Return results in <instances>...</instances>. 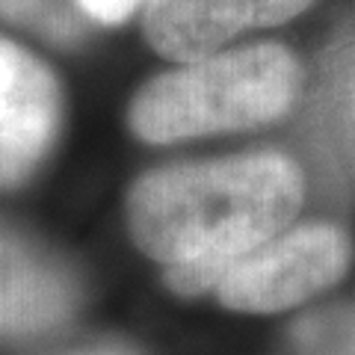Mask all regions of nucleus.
I'll return each instance as SVG.
<instances>
[{
  "instance_id": "nucleus-1",
  "label": "nucleus",
  "mask_w": 355,
  "mask_h": 355,
  "mask_svg": "<svg viewBox=\"0 0 355 355\" xmlns=\"http://www.w3.org/2000/svg\"><path fill=\"white\" fill-rule=\"evenodd\" d=\"M305 202L302 169L282 151L146 172L128 193L133 243L163 266L166 287L202 296L228 266L296 219Z\"/></svg>"
},
{
  "instance_id": "nucleus-2",
  "label": "nucleus",
  "mask_w": 355,
  "mask_h": 355,
  "mask_svg": "<svg viewBox=\"0 0 355 355\" xmlns=\"http://www.w3.org/2000/svg\"><path fill=\"white\" fill-rule=\"evenodd\" d=\"M299 83L296 57L275 42L216 51L151 77L133 95L128 125L154 146L263 128L291 113Z\"/></svg>"
},
{
  "instance_id": "nucleus-9",
  "label": "nucleus",
  "mask_w": 355,
  "mask_h": 355,
  "mask_svg": "<svg viewBox=\"0 0 355 355\" xmlns=\"http://www.w3.org/2000/svg\"><path fill=\"white\" fill-rule=\"evenodd\" d=\"M77 9L98 24H121L146 0H74Z\"/></svg>"
},
{
  "instance_id": "nucleus-4",
  "label": "nucleus",
  "mask_w": 355,
  "mask_h": 355,
  "mask_svg": "<svg viewBox=\"0 0 355 355\" xmlns=\"http://www.w3.org/2000/svg\"><path fill=\"white\" fill-rule=\"evenodd\" d=\"M62 95L53 71L0 36V190L24 184L60 133Z\"/></svg>"
},
{
  "instance_id": "nucleus-6",
  "label": "nucleus",
  "mask_w": 355,
  "mask_h": 355,
  "mask_svg": "<svg viewBox=\"0 0 355 355\" xmlns=\"http://www.w3.org/2000/svg\"><path fill=\"white\" fill-rule=\"evenodd\" d=\"M77 299L69 266L0 222V338L48 335L74 314Z\"/></svg>"
},
{
  "instance_id": "nucleus-3",
  "label": "nucleus",
  "mask_w": 355,
  "mask_h": 355,
  "mask_svg": "<svg viewBox=\"0 0 355 355\" xmlns=\"http://www.w3.org/2000/svg\"><path fill=\"white\" fill-rule=\"evenodd\" d=\"M352 261L347 231L331 222L287 225L228 266L214 293L240 314H279L331 287Z\"/></svg>"
},
{
  "instance_id": "nucleus-8",
  "label": "nucleus",
  "mask_w": 355,
  "mask_h": 355,
  "mask_svg": "<svg viewBox=\"0 0 355 355\" xmlns=\"http://www.w3.org/2000/svg\"><path fill=\"white\" fill-rule=\"evenodd\" d=\"M74 6V0H0V18L51 39H74L80 33Z\"/></svg>"
},
{
  "instance_id": "nucleus-7",
  "label": "nucleus",
  "mask_w": 355,
  "mask_h": 355,
  "mask_svg": "<svg viewBox=\"0 0 355 355\" xmlns=\"http://www.w3.org/2000/svg\"><path fill=\"white\" fill-rule=\"evenodd\" d=\"M279 355H355V317L343 308L299 317Z\"/></svg>"
},
{
  "instance_id": "nucleus-10",
  "label": "nucleus",
  "mask_w": 355,
  "mask_h": 355,
  "mask_svg": "<svg viewBox=\"0 0 355 355\" xmlns=\"http://www.w3.org/2000/svg\"><path fill=\"white\" fill-rule=\"evenodd\" d=\"M69 355H139V352L125 347V343H95V347L77 349V352H69Z\"/></svg>"
},
{
  "instance_id": "nucleus-5",
  "label": "nucleus",
  "mask_w": 355,
  "mask_h": 355,
  "mask_svg": "<svg viewBox=\"0 0 355 355\" xmlns=\"http://www.w3.org/2000/svg\"><path fill=\"white\" fill-rule=\"evenodd\" d=\"M308 6L314 0H146L142 30L160 57L193 62L240 33L284 24Z\"/></svg>"
}]
</instances>
